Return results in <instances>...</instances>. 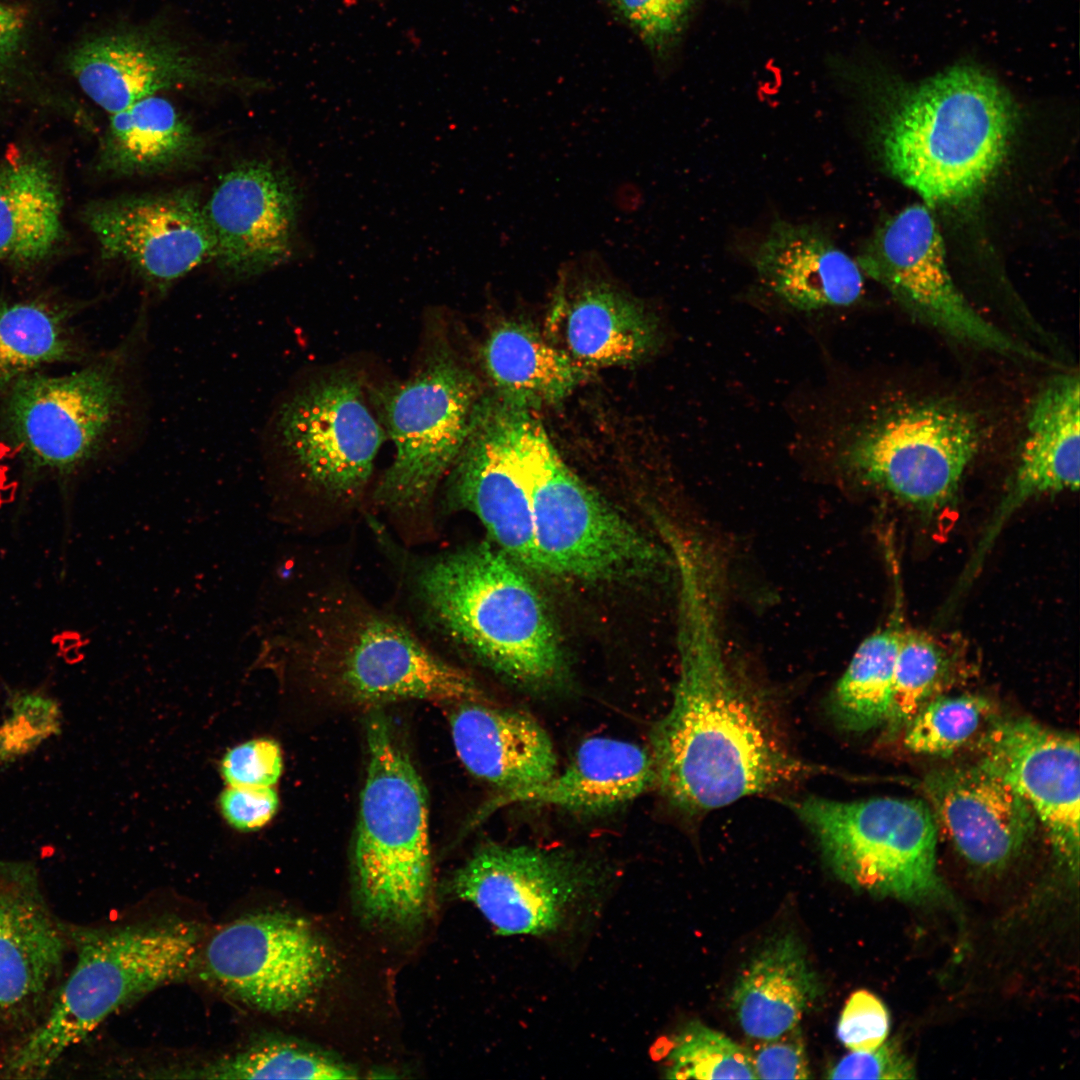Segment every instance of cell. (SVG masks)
Returning <instances> with one entry per match:
<instances>
[{
    "label": "cell",
    "mask_w": 1080,
    "mask_h": 1080,
    "mask_svg": "<svg viewBox=\"0 0 1080 1080\" xmlns=\"http://www.w3.org/2000/svg\"><path fill=\"white\" fill-rule=\"evenodd\" d=\"M979 762L1008 782L1044 826L1060 860L1077 874L1080 744L1076 735L1028 719L995 723L980 739Z\"/></svg>",
    "instance_id": "20"
},
{
    "label": "cell",
    "mask_w": 1080,
    "mask_h": 1080,
    "mask_svg": "<svg viewBox=\"0 0 1080 1080\" xmlns=\"http://www.w3.org/2000/svg\"><path fill=\"white\" fill-rule=\"evenodd\" d=\"M68 66L82 91L109 114L163 90L231 82L209 71L176 42L136 31L81 43L70 54Z\"/></svg>",
    "instance_id": "23"
},
{
    "label": "cell",
    "mask_w": 1080,
    "mask_h": 1080,
    "mask_svg": "<svg viewBox=\"0 0 1080 1080\" xmlns=\"http://www.w3.org/2000/svg\"><path fill=\"white\" fill-rule=\"evenodd\" d=\"M625 24L656 56L663 57L679 42L692 15L695 0H608Z\"/></svg>",
    "instance_id": "39"
},
{
    "label": "cell",
    "mask_w": 1080,
    "mask_h": 1080,
    "mask_svg": "<svg viewBox=\"0 0 1080 1080\" xmlns=\"http://www.w3.org/2000/svg\"><path fill=\"white\" fill-rule=\"evenodd\" d=\"M670 1079H757L747 1047L694 1020L671 1040L665 1055Z\"/></svg>",
    "instance_id": "36"
},
{
    "label": "cell",
    "mask_w": 1080,
    "mask_h": 1080,
    "mask_svg": "<svg viewBox=\"0 0 1080 1080\" xmlns=\"http://www.w3.org/2000/svg\"><path fill=\"white\" fill-rule=\"evenodd\" d=\"M219 805L225 820L241 831L256 830L275 815L279 799L272 786H230L220 796Z\"/></svg>",
    "instance_id": "44"
},
{
    "label": "cell",
    "mask_w": 1080,
    "mask_h": 1080,
    "mask_svg": "<svg viewBox=\"0 0 1080 1080\" xmlns=\"http://www.w3.org/2000/svg\"><path fill=\"white\" fill-rule=\"evenodd\" d=\"M365 730L368 764L353 849L358 895L370 918L413 926L428 912L432 893L427 794L380 707Z\"/></svg>",
    "instance_id": "7"
},
{
    "label": "cell",
    "mask_w": 1080,
    "mask_h": 1080,
    "mask_svg": "<svg viewBox=\"0 0 1080 1080\" xmlns=\"http://www.w3.org/2000/svg\"><path fill=\"white\" fill-rule=\"evenodd\" d=\"M482 358L500 398L527 409L561 400L588 374L537 330L519 322L497 326Z\"/></svg>",
    "instance_id": "31"
},
{
    "label": "cell",
    "mask_w": 1080,
    "mask_h": 1080,
    "mask_svg": "<svg viewBox=\"0 0 1080 1080\" xmlns=\"http://www.w3.org/2000/svg\"><path fill=\"white\" fill-rule=\"evenodd\" d=\"M301 196L289 173L270 160L242 161L218 180L205 214L217 266L234 278H250L291 255Z\"/></svg>",
    "instance_id": "19"
},
{
    "label": "cell",
    "mask_w": 1080,
    "mask_h": 1080,
    "mask_svg": "<svg viewBox=\"0 0 1080 1080\" xmlns=\"http://www.w3.org/2000/svg\"><path fill=\"white\" fill-rule=\"evenodd\" d=\"M607 883L594 863L568 852L486 844L455 872L450 888L498 934L546 937L589 915Z\"/></svg>",
    "instance_id": "13"
},
{
    "label": "cell",
    "mask_w": 1080,
    "mask_h": 1080,
    "mask_svg": "<svg viewBox=\"0 0 1080 1080\" xmlns=\"http://www.w3.org/2000/svg\"><path fill=\"white\" fill-rule=\"evenodd\" d=\"M393 560L402 592L424 639L468 654L528 686L558 679L563 656L541 598L496 546L473 544L415 555L373 526Z\"/></svg>",
    "instance_id": "2"
},
{
    "label": "cell",
    "mask_w": 1080,
    "mask_h": 1080,
    "mask_svg": "<svg viewBox=\"0 0 1080 1080\" xmlns=\"http://www.w3.org/2000/svg\"><path fill=\"white\" fill-rule=\"evenodd\" d=\"M949 668V655L938 641L924 632L901 630L891 707L885 723L890 731L908 724L940 687Z\"/></svg>",
    "instance_id": "35"
},
{
    "label": "cell",
    "mask_w": 1080,
    "mask_h": 1080,
    "mask_svg": "<svg viewBox=\"0 0 1080 1080\" xmlns=\"http://www.w3.org/2000/svg\"><path fill=\"white\" fill-rule=\"evenodd\" d=\"M479 392L473 373L444 343L408 379L371 390L395 447L373 504L405 546L434 535L437 492L464 444Z\"/></svg>",
    "instance_id": "6"
},
{
    "label": "cell",
    "mask_w": 1080,
    "mask_h": 1080,
    "mask_svg": "<svg viewBox=\"0 0 1080 1080\" xmlns=\"http://www.w3.org/2000/svg\"><path fill=\"white\" fill-rule=\"evenodd\" d=\"M74 309L45 299L0 301V389L58 363L80 359Z\"/></svg>",
    "instance_id": "32"
},
{
    "label": "cell",
    "mask_w": 1080,
    "mask_h": 1080,
    "mask_svg": "<svg viewBox=\"0 0 1080 1080\" xmlns=\"http://www.w3.org/2000/svg\"><path fill=\"white\" fill-rule=\"evenodd\" d=\"M819 994L803 945L787 933L768 940L746 964L730 1000L742 1031L759 1041L799 1025Z\"/></svg>",
    "instance_id": "29"
},
{
    "label": "cell",
    "mask_w": 1080,
    "mask_h": 1080,
    "mask_svg": "<svg viewBox=\"0 0 1080 1080\" xmlns=\"http://www.w3.org/2000/svg\"><path fill=\"white\" fill-rule=\"evenodd\" d=\"M752 264L761 283L798 310L849 306L863 292L857 261L816 224L775 219Z\"/></svg>",
    "instance_id": "25"
},
{
    "label": "cell",
    "mask_w": 1080,
    "mask_h": 1080,
    "mask_svg": "<svg viewBox=\"0 0 1080 1080\" xmlns=\"http://www.w3.org/2000/svg\"><path fill=\"white\" fill-rule=\"evenodd\" d=\"M281 749L270 738L246 741L230 749L221 761V773L230 786L274 785L282 773Z\"/></svg>",
    "instance_id": "41"
},
{
    "label": "cell",
    "mask_w": 1080,
    "mask_h": 1080,
    "mask_svg": "<svg viewBox=\"0 0 1080 1080\" xmlns=\"http://www.w3.org/2000/svg\"><path fill=\"white\" fill-rule=\"evenodd\" d=\"M26 28L24 10L0 2V70L14 58Z\"/></svg>",
    "instance_id": "45"
},
{
    "label": "cell",
    "mask_w": 1080,
    "mask_h": 1080,
    "mask_svg": "<svg viewBox=\"0 0 1080 1080\" xmlns=\"http://www.w3.org/2000/svg\"><path fill=\"white\" fill-rule=\"evenodd\" d=\"M449 723L466 769L501 792L540 784L557 772L550 736L525 712L461 702L455 703Z\"/></svg>",
    "instance_id": "26"
},
{
    "label": "cell",
    "mask_w": 1080,
    "mask_h": 1080,
    "mask_svg": "<svg viewBox=\"0 0 1080 1080\" xmlns=\"http://www.w3.org/2000/svg\"><path fill=\"white\" fill-rule=\"evenodd\" d=\"M1078 374L1056 376L1037 395L1018 464L967 570L976 573L1004 524L1037 496L1076 491L1080 466Z\"/></svg>",
    "instance_id": "24"
},
{
    "label": "cell",
    "mask_w": 1080,
    "mask_h": 1080,
    "mask_svg": "<svg viewBox=\"0 0 1080 1080\" xmlns=\"http://www.w3.org/2000/svg\"><path fill=\"white\" fill-rule=\"evenodd\" d=\"M207 142L181 112L158 95L110 114L96 155L106 176L136 177L184 171L205 158Z\"/></svg>",
    "instance_id": "28"
},
{
    "label": "cell",
    "mask_w": 1080,
    "mask_h": 1080,
    "mask_svg": "<svg viewBox=\"0 0 1080 1080\" xmlns=\"http://www.w3.org/2000/svg\"><path fill=\"white\" fill-rule=\"evenodd\" d=\"M858 265L884 285L912 317L945 336L1012 358L1049 363L1038 351L983 318L956 287L938 227L928 208L915 204L889 219L858 257Z\"/></svg>",
    "instance_id": "14"
},
{
    "label": "cell",
    "mask_w": 1080,
    "mask_h": 1080,
    "mask_svg": "<svg viewBox=\"0 0 1080 1080\" xmlns=\"http://www.w3.org/2000/svg\"><path fill=\"white\" fill-rule=\"evenodd\" d=\"M786 804L815 836L833 871L853 888L916 902L944 895L936 869V819L926 803L808 796Z\"/></svg>",
    "instance_id": "11"
},
{
    "label": "cell",
    "mask_w": 1080,
    "mask_h": 1080,
    "mask_svg": "<svg viewBox=\"0 0 1080 1080\" xmlns=\"http://www.w3.org/2000/svg\"><path fill=\"white\" fill-rule=\"evenodd\" d=\"M62 194L49 162L21 152L0 162V261L27 268L63 238Z\"/></svg>",
    "instance_id": "30"
},
{
    "label": "cell",
    "mask_w": 1080,
    "mask_h": 1080,
    "mask_svg": "<svg viewBox=\"0 0 1080 1080\" xmlns=\"http://www.w3.org/2000/svg\"><path fill=\"white\" fill-rule=\"evenodd\" d=\"M518 409L501 398L478 400L464 444L445 478L444 506L473 513L500 551L534 571L545 572L517 466Z\"/></svg>",
    "instance_id": "17"
},
{
    "label": "cell",
    "mask_w": 1080,
    "mask_h": 1080,
    "mask_svg": "<svg viewBox=\"0 0 1080 1080\" xmlns=\"http://www.w3.org/2000/svg\"><path fill=\"white\" fill-rule=\"evenodd\" d=\"M199 963L223 991L269 1014L300 1008L330 972L328 948L312 926L280 911L225 924L202 945Z\"/></svg>",
    "instance_id": "15"
},
{
    "label": "cell",
    "mask_w": 1080,
    "mask_h": 1080,
    "mask_svg": "<svg viewBox=\"0 0 1080 1080\" xmlns=\"http://www.w3.org/2000/svg\"><path fill=\"white\" fill-rule=\"evenodd\" d=\"M8 704L10 713L0 725V766L32 751L61 726L59 706L46 695L21 692Z\"/></svg>",
    "instance_id": "38"
},
{
    "label": "cell",
    "mask_w": 1080,
    "mask_h": 1080,
    "mask_svg": "<svg viewBox=\"0 0 1080 1080\" xmlns=\"http://www.w3.org/2000/svg\"><path fill=\"white\" fill-rule=\"evenodd\" d=\"M361 377L340 369L300 387L277 417V439L305 498L299 521L334 528L360 507L387 438Z\"/></svg>",
    "instance_id": "8"
},
{
    "label": "cell",
    "mask_w": 1080,
    "mask_h": 1080,
    "mask_svg": "<svg viewBox=\"0 0 1080 1080\" xmlns=\"http://www.w3.org/2000/svg\"><path fill=\"white\" fill-rule=\"evenodd\" d=\"M898 624L896 620L865 638L836 683L829 706L841 728L864 732L886 723L901 632Z\"/></svg>",
    "instance_id": "33"
},
{
    "label": "cell",
    "mask_w": 1080,
    "mask_h": 1080,
    "mask_svg": "<svg viewBox=\"0 0 1080 1080\" xmlns=\"http://www.w3.org/2000/svg\"><path fill=\"white\" fill-rule=\"evenodd\" d=\"M70 944L29 863L0 859V1029L45 1013Z\"/></svg>",
    "instance_id": "21"
},
{
    "label": "cell",
    "mask_w": 1080,
    "mask_h": 1080,
    "mask_svg": "<svg viewBox=\"0 0 1080 1080\" xmlns=\"http://www.w3.org/2000/svg\"><path fill=\"white\" fill-rule=\"evenodd\" d=\"M1015 121V105L997 80L974 66H954L894 100L879 134L880 156L927 204H956L998 169Z\"/></svg>",
    "instance_id": "5"
},
{
    "label": "cell",
    "mask_w": 1080,
    "mask_h": 1080,
    "mask_svg": "<svg viewBox=\"0 0 1080 1080\" xmlns=\"http://www.w3.org/2000/svg\"><path fill=\"white\" fill-rule=\"evenodd\" d=\"M889 1026L884 1003L873 993L858 990L851 994L841 1012L837 1036L850 1051L870 1052L885 1042Z\"/></svg>",
    "instance_id": "40"
},
{
    "label": "cell",
    "mask_w": 1080,
    "mask_h": 1080,
    "mask_svg": "<svg viewBox=\"0 0 1080 1080\" xmlns=\"http://www.w3.org/2000/svg\"><path fill=\"white\" fill-rule=\"evenodd\" d=\"M545 327V337L585 370L640 360L659 341L653 314L614 281L595 252L561 267Z\"/></svg>",
    "instance_id": "18"
},
{
    "label": "cell",
    "mask_w": 1080,
    "mask_h": 1080,
    "mask_svg": "<svg viewBox=\"0 0 1080 1080\" xmlns=\"http://www.w3.org/2000/svg\"><path fill=\"white\" fill-rule=\"evenodd\" d=\"M515 450L545 572L603 580L661 562V551L565 465L526 408L517 413Z\"/></svg>",
    "instance_id": "9"
},
{
    "label": "cell",
    "mask_w": 1080,
    "mask_h": 1080,
    "mask_svg": "<svg viewBox=\"0 0 1080 1080\" xmlns=\"http://www.w3.org/2000/svg\"><path fill=\"white\" fill-rule=\"evenodd\" d=\"M74 966L45 1013L6 1055L1 1072L40 1078L109 1016L162 986L184 979L199 963V924L177 916L110 928L68 926Z\"/></svg>",
    "instance_id": "4"
},
{
    "label": "cell",
    "mask_w": 1080,
    "mask_h": 1080,
    "mask_svg": "<svg viewBox=\"0 0 1080 1080\" xmlns=\"http://www.w3.org/2000/svg\"><path fill=\"white\" fill-rule=\"evenodd\" d=\"M81 216L104 260L160 289L214 258L204 201L192 187L96 200Z\"/></svg>",
    "instance_id": "16"
},
{
    "label": "cell",
    "mask_w": 1080,
    "mask_h": 1080,
    "mask_svg": "<svg viewBox=\"0 0 1080 1080\" xmlns=\"http://www.w3.org/2000/svg\"><path fill=\"white\" fill-rule=\"evenodd\" d=\"M829 1079H912L911 1061L895 1042H884L870 1052H853L839 1060L827 1072Z\"/></svg>",
    "instance_id": "43"
},
{
    "label": "cell",
    "mask_w": 1080,
    "mask_h": 1080,
    "mask_svg": "<svg viewBox=\"0 0 1080 1080\" xmlns=\"http://www.w3.org/2000/svg\"><path fill=\"white\" fill-rule=\"evenodd\" d=\"M182 1072L189 1073L185 1078L233 1080L357 1078L354 1070L334 1058L298 1043L274 1038L253 1041L200 1068Z\"/></svg>",
    "instance_id": "34"
},
{
    "label": "cell",
    "mask_w": 1080,
    "mask_h": 1080,
    "mask_svg": "<svg viewBox=\"0 0 1080 1080\" xmlns=\"http://www.w3.org/2000/svg\"><path fill=\"white\" fill-rule=\"evenodd\" d=\"M981 437L977 418L951 401L908 403L855 430L840 461L863 483L933 513L954 498Z\"/></svg>",
    "instance_id": "12"
},
{
    "label": "cell",
    "mask_w": 1080,
    "mask_h": 1080,
    "mask_svg": "<svg viewBox=\"0 0 1080 1080\" xmlns=\"http://www.w3.org/2000/svg\"><path fill=\"white\" fill-rule=\"evenodd\" d=\"M924 790L933 815L970 864L996 870L1014 859L1030 838L1035 815L998 774L978 762L929 774Z\"/></svg>",
    "instance_id": "22"
},
{
    "label": "cell",
    "mask_w": 1080,
    "mask_h": 1080,
    "mask_svg": "<svg viewBox=\"0 0 1080 1080\" xmlns=\"http://www.w3.org/2000/svg\"><path fill=\"white\" fill-rule=\"evenodd\" d=\"M757 1079L811 1078L805 1043L799 1025L783 1034L754 1041L747 1047Z\"/></svg>",
    "instance_id": "42"
},
{
    "label": "cell",
    "mask_w": 1080,
    "mask_h": 1080,
    "mask_svg": "<svg viewBox=\"0 0 1080 1080\" xmlns=\"http://www.w3.org/2000/svg\"><path fill=\"white\" fill-rule=\"evenodd\" d=\"M283 640L308 680L346 704L486 698L473 676L436 652L412 624L377 606L344 570L321 559Z\"/></svg>",
    "instance_id": "3"
},
{
    "label": "cell",
    "mask_w": 1080,
    "mask_h": 1080,
    "mask_svg": "<svg viewBox=\"0 0 1080 1080\" xmlns=\"http://www.w3.org/2000/svg\"><path fill=\"white\" fill-rule=\"evenodd\" d=\"M989 710L990 703L974 695L928 701L905 726L903 745L917 754L950 755L974 735Z\"/></svg>",
    "instance_id": "37"
},
{
    "label": "cell",
    "mask_w": 1080,
    "mask_h": 1080,
    "mask_svg": "<svg viewBox=\"0 0 1080 1080\" xmlns=\"http://www.w3.org/2000/svg\"><path fill=\"white\" fill-rule=\"evenodd\" d=\"M676 568L680 670L671 708L650 735L656 784L673 804L695 813L819 771L783 748L730 671L712 563L684 554Z\"/></svg>",
    "instance_id": "1"
},
{
    "label": "cell",
    "mask_w": 1080,
    "mask_h": 1080,
    "mask_svg": "<svg viewBox=\"0 0 1080 1080\" xmlns=\"http://www.w3.org/2000/svg\"><path fill=\"white\" fill-rule=\"evenodd\" d=\"M656 784L649 749L635 743L591 737L583 741L566 768L548 780L501 792L482 816L516 803L552 805L576 812H602L624 805Z\"/></svg>",
    "instance_id": "27"
},
{
    "label": "cell",
    "mask_w": 1080,
    "mask_h": 1080,
    "mask_svg": "<svg viewBox=\"0 0 1080 1080\" xmlns=\"http://www.w3.org/2000/svg\"><path fill=\"white\" fill-rule=\"evenodd\" d=\"M131 352L128 339L80 369L4 389L0 439L30 474L67 476L104 451L130 408Z\"/></svg>",
    "instance_id": "10"
}]
</instances>
